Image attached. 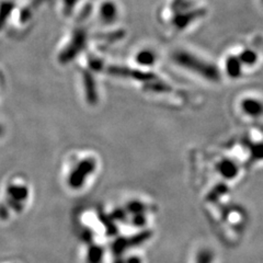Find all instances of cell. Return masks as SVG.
<instances>
[{
  "instance_id": "cell-9",
  "label": "cell",
  "mask_w": 263,
  "mask_h": 263,
  "mask_svg": "<svg viewBox=\"0 0 263 263\" xmlns=\"http://www.w3.org/2000/svg\"><path fill=\"white\" fill-rule=\"evenodd\" d=\"M115 16H117V9L115 7L106 5L103 7L102 9V19L106 22H111L115 20Z\"/></svg>"
},
{
  "instance_id": "cell-2",
  "label": "cell",
  "mask_w": 263,
  "mask_h": 263,
  "mask_svg": "<svg viewBox=\"0 0 263 263\" xmlns=\"http://www.w3.org/2000/svg\"><path fill=\"white\" fill-rule=\"evenodd\" d=\"M109 72L112 73L113 76H117V77H125V78H132V79H135V80H139V81H146V82H149L153 80H156L155 75L151 72H143V71H139L136 69H129L126 67H118V66H114V67L109 68Z\"/></svg>"
},
{
  "instance_id": "cell-10",
  "label": "cell",
  "mask_w": 263,
  "mask_h": 263,
  "mask_svg": "<svg viewBox=\"0 0 263 263\" xmlns=\"http://www.w3.org/2000/svg\"><path fill=\"white\" fill-rule=\"evenodd\" d=\"M250 154L253 160H263V143L252 145L250 147Z\"/></svg>"
},
{
  "instance_id": "cell-6",
  "label": "cell",
  "mask_w": 263,
  "mask_h": 263,
  "mask_svg": "<svg viewBox=\"0 0 263 263\" xmlns=\"http://www.w3.org/2000/svg\"><path fill=\"white\" fill-rule=\"evenodd\" d=\"M226 72L230 78H238L240 77L242 71V64L240 63L239 59L236 56H230L227 59L226 64Z\"/></svg>"
},
{
  "instance_id": "cell-1",
  "label": "cell",
  "mask_w": 263,
  "mask_h": 263,
  "mask_svg": "<svg viewBox=\"0 0 263 263\" xmlns=\"http://www.w3.org/2000/svg\"><path fill=\"white\" fill-rule=\"evenodd\" d=\"M174 62L183 68L191 70L197 75L204 77L205 79L211 81H218L219 80V71L213 64L206 63L203 60H200L190 54L186 51H177L172 55Z\"/></svg>"
},
{
  "instance_id": "cell-4",
  "label": "cell",
  "mask_w": 263,
  "mask_h": 263,
  "mask_svg": "<svg viewBox=\"0 0 263 263\" xmlns=\"http://www.w3.org/2000/svg\"><path fill=\"white\" fill-rule=\"evenodd\" d=\"M96 168V163L93 160L88 159L82 161L81 164L79 166V168L77 169V171L73 174L72 179H71V184L73 186H80L84 182L85 178L91 174V172L95 170Z\"/></svg>"
},
{
  "instance_id": "cell-11",
  "label": "cell",
  "mask_w": 263,
  "mask_h": 263,
  "mask_svg": "<svg viewBox=\"0 0 263 263\" xmlns=\"http://www.w3.org/2000/svg\"><path fill=\"white\" fill-rule=\"evenodd\" d=\"M127 210L129 212H133V213H136V214H141V213L144 212L145 206H144L142 203L135 201V202H132V203H129L127 205Z\"/></svg>"
},
{
  "instance_id": "cell-7",
  "label": "cell",
  "mask_w": 263,
  "mask_h": 263,
  "mask_svg": "<svg viewBox=\"0 0 263 263\" xmlns=\"http://www.w3.org/2000/svg\"><path fill=\"white\" fill-rule=\"evenodd\" d=\"M156 59L157 56L152 49H143L136 55V62L142 66H153L156 63Z\"/></svg>"
},
{
  "instance_id": "cell-12",
  "label": "cell",
  "mask_w": 263,
  "mask_h": 263,
  "mask_svg": "<svg viewBox=\"0 0 263 263\" xmlns=\"http://www.w3.org/2000/svg\"><path fill=\"white\" fill-rule=\"evenodd\" d=\"M256 45H257L260 49H262V51H263V39L258 37V39L256 40Z\"/></svg>"
},
{
  "instance_id": "cell-5",
  "label": "cell",
  "mask_w": 263,
  "mask_h": 263,
  "mask_svg": "<svg viewBox=\"0 0 263 263\" xmlns=\"http://www.w3.org/2000/svg\"><path fill=\"white\" fill-rule=\"evenodd\" d=\"M217 171L221 177H224L225 179L228 180H232L237 177L239 169H238V166L233 160L224 159L217 164Z\"/></svg>"
},
{
  "instance_id": "cell-8",
  "label": "cell",
  "mask_w": 263,
  "mask_h": 263,
  "mask_svg": "<svg viewBox=\"0 0 263 263\" xmlns=\"http://www.w3.org/2000/svg\"><path fill=\"white\" fill-rule=\"evenodd\" d=\"M240 63L246 66H252L257 63L258 61V54L256 51H252V49H245L239 55Z\"/></svg>"
},
{
  "instance_id": "cell-3",
  "label": "cell",
  "mask_w": 263,
  "mask_h": 263,
  "mask_svg": "<svg viewBox=\"0 0 263 263\" xmlns=\"http://www.w3.org/2000/svg\"><path fill=\"white\" fill-rule=\"evenodd\" d=\"M241 110L245 114L251 118H260L263 115V103L258 99H243L240 103Z\"/></svg>"
}]
</instances>
